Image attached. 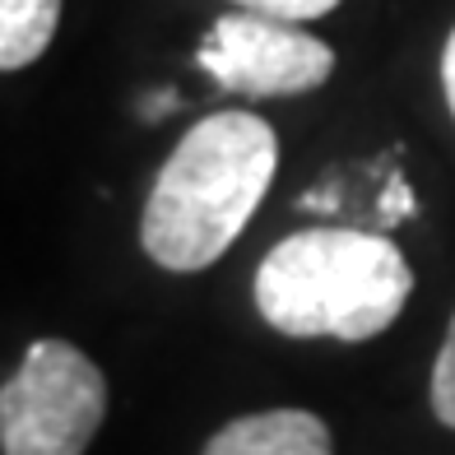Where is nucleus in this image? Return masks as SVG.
I'll return each mask as SVG.
<instances>
[{"mask_svg": "<svg viewBox=\"0 0 455 455\" xmlns=\"http://www.w3.org/2000/svg\"><path fill=\"white\" fill-rule=\"evenodd\" d=\"M196 66L228 93L293 98L325 84L335 70V52L298 24L237 10L210 28V37L196 52Z\"/></svg>", "mask_w": 455, "mask_h": 455, "instance_id": "nucleus-4", "label": "nucleus"}, {"mask_svg": "<svg viewBox=\"0 0 455 455\" xmlns=\"http://www.w3.org/2000/svg\"><path fill=\"white\" fill-rule=\"evenodd\" d=\"M204 455H335L330 427L307 409H265L219 427Z\"/></svg>", "mask_w": 455, "mask_h": 455, "instance_id": "nucleus-5", "label": "nucleus"}, {"mask_svg": "<svg viewBox=\"0 0 455 455\" xmlns=\"http://www.w3.org/2000/svg\"><path fill=\"white\" fill-rule=\"evenodd\" d=\"M279 168V140L256 112H214L168 154L140 219V242L163 270L214 265L251 223Z\"/></svg>", "mask_w": 455, "mask_h": 455, "instance_id": "nucleus-1", "label": "nucleus"}, {"mask_svg": "<svg viewBox=\"0 0 455 455\" xmlns=\"http://www.w3.org/2000/svg\"><path fill=\"white\" fill-rule=\"evenodd\" d=\"M442 89H446L451 116H455V28H451V37H446V52H442Z\"/></svg>", "mask_w": 455, "mask_h": 455, "instance_id": "nucleus-10", "label": "nucleus"}, {"mask_svg": "<svg viewBox=\"0 0 455 455\" xmlns=\"http://www.w3.org/2000/svg\"><path fill=\"white\" fill-rule=\"evenodd\" d=\"M60 0H0V66L24 70L52 47Z\"/></svg>", "mask_w": 455, "mask_h": 455, "instance_id": "nucleus-6", "label": "nucleus"}, {"mask_svg": "<svg viewBox=\"0 0 455 455\" xmlns=\"http://www.w3.org/2000/svg\"><path fill=\"white\" fill-rule=\"evenodd\" d=\"M108 413V381L66 339H37L0 390L5 455H84Z\"/></svg>", "mask_w": 455, "mask_h": 455, "instance_id": "nucleus-3", "label": "nucleus"}, {"mask_svg": "<svg viewBox=\"0 0 455 455\" xmlns=\"http://www.w3.org/2000/svg\"><path fill=\"white\" fill-rule=\"evenodd\" d=\"M432 413L446 427H455V316H451V330L442 339L437 367H432Z\"/></svg>", "mask_w": 455, "mask_h": 455, "instance_id": "nucleus-7", "label": "nucleus"}, {"mask_svg": "<svg viewBox=\"0 0 455 455\" xmlns=\"http://www.w3.org/2000/svg\"><path fill=\"white\" fill-rule=\"evenodd\" d=\"M302 210L335 214V210H339V191H335V186H325V191H307V196H302Z\"/></svg>", "mask_w": 455, "mask_h": 455, "instance_id": "nucleus-11", "label": "nucleus"}, {"mask_svg": "<svg viewBox=\"0 0 455 455\" xmlns=\"http://www.w3.org/2000/svg\"><path fill=\"white\" fill-rule=\"evenodd\" d=\"M381 228H395L404 219H413V191H409V181L400 172H390V186L381 191V210H377Z\"/></svg>", "mask_w": 455, "mask_h": 455, "instance_id": "nucleus-9", "label": "nucleus"}, {"mask_svg": "<svg viewBox=\"0 0 455 455\" xmlns=\"http://www.w3.org/2000/svg\"><path fill=\"white\" fill-rule=\"evenodd\" d=\"M246 14H265V19H283V24H302V19H321L339 5V0H233Z\"/></svg>", "mask_w": 455, "mask_h": 455, "instance_id": "nucleus-8", "label": "nucleus"}, {"mask_svg": "<svg viewBox=\"0 0 455 455\" xmlns=\"http://www.w3.org/2000/svg\"><path fill=\"white\" fill-rule=\"evenodd\" d=\"M413 293L400 246L358 228H307L283 237L256 270V307L293 339H371Z\"/></svg>", "mask_w": 455, "mask_h": 455, "instance_id": "nucleus-2", "label": "nucleus"}, {"mask_svg": "<svg viewBox=\"0 0 455 455\" xmlns=\"http://www.w3.org/2000/svg\"><path fill=\"white\" fill-rule=\"evenodd\" d=\"M168 112H177V93L168 89V93H154L149 102L140 108V116H149V121H158V116H168Z\"/></svg>", "mask_w": 455, "mask_h": 455, "instance_id": "nucleus-12", "label": "nucleus"}]
</instances>
